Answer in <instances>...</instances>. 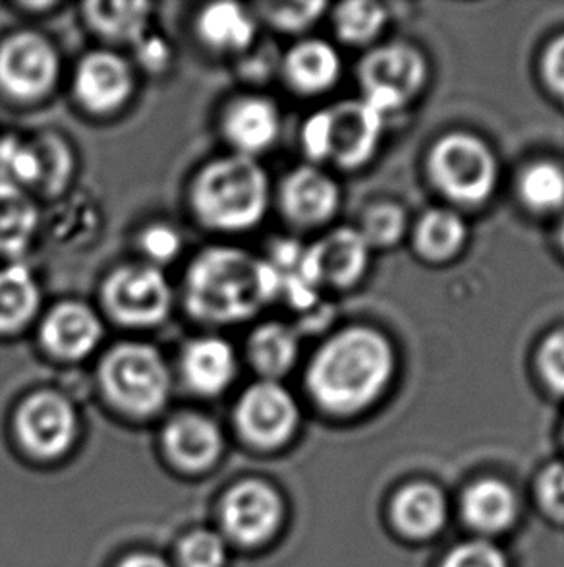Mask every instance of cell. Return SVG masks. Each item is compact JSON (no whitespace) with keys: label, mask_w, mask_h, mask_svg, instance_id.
<instances>
[{"label":"cell","mask_w":564,"mask_h":567,"mask_svg":"<svg viewBox=\"0 0 564 567\" xmlns=\"http://www.w3.org/2000/svg\"><path fill=\"white\" fill-rule=\"evenodd\" d=\"M175 308V289L165 269L144 260L124 261L108 269L100 285V312L126 330H155Z\"/></svg>","instance_id":"5"},{"label":"cell","mask_w":564,"mask_h":567,"mask_svg":"<svg viewBox=\"0 0 564 567\" xmlns=\"http://www.w3.org/2000/svg\"><path fill=\"white\" fill-rule=\"evenodd\" d=\"M393 367V349L379 331L346 328L313 353L305 388L328 413H356L382 395Z\"/></svg>","instance_id":"2"},{"label":"cell","mask_w":564,"mask_h":567,"mask_svg":"<svg viewBox=\"0 0 564 567\" xmlns=\"http://www.w3.org/2000/svg\"><path fill=\"white\" fill-rule=\"evenodd\" d=\"M28 146L38 167L33 190L51 202L62 198L76 173V154L69 138L54 131L39 132L28 140Z\"/></svg>","instance_id":"25"},{"label":"cell","mask_w":564,"mask_h":567,"mask_svg":"<svg viewBox=\"0 0 564 567\" xmlns=\"http://www.w3.org/2000/svg\"><path fill=\"white\" fill-rule=\"evenodd\" d=\"M462 512L473 529L499 533L514 522L516 498L509 484L497 478H483L466 491Z\"/></svg>","instance_id":"28"},{"label":"cell","mask_w":564,"mask_h":567,"mask_svg":"<svg viewBox=\"0 0 564 567\" xmlns=\"http://www.w3.org/2000/svg\"><path fill=\"white\" fill-rule=\"evenodd\" d=\"M136 56H134V66L144 70L147 74H165L168 66L173 64V47L167 39L160 38L153 30L139 39L134 45Z\"/></svg>","instance_id":"37"},{"label":"cell","mask_w":564,"mask_h":567,"mask_svg":"<svg viewBox=\"0 0 564 567\" xmlns=\"http://www.w3.org/2000/svg\"><path fill=\"white\" fill-rule=\"evenodd\" d=\"M199 45L219 56H244L260 35V22L252 8L238 2H211L194 16Z\"/></svg>","instance_id":"18"},{"label":"cell","mask_w":564,"mask_h":567,"mask_svg":"<svg viewBox=\"0 0 564 567\" xmlns=\"http://www.w3.org/2000/svg\"><path fill=\"white\" fill-rule=\"evenodd\" d=\"M138 92V69L126 54L100 47L80 56L72 74V97L87 115L123 113Z\"/></svg>","instance_id":"8"},{"label":"cell","mask_w":564,"mask_h":567,"mask_svg":"<svg viewBox=\"0 0 564 567\" xmlns=\"http://www.w3.org/2000/svg\"><path fill=\"white\" fill-rule=\"evenodd\" d=\"M429 171L437 188L460 204H481L497 185V162L481 140L450 134L429 155Z\"/></svg>","instance_id":"7"},{"label":"cell","mask_w":564,"mask_h":567,"mask_svg":"<svg viewBox=\"0 0 564 567\" xmlns=\"http://www.w3.org/2000/svg\"><path fill=\"white\" fill-rule=\"evenodd\" d=\"M103 341L105 318L85 300H59L39 318L38 343L51 361L77 364L97 353Z\"/></svg>","instance_id":"9"},{"label":"cell","mask_w":564,"mask_h":567,"mask_svg":"<svg viewBox=\"0 0 564 567\" xmlns=\"http://www.w3.org/2000/svg\"><path fill=\"white\" fill-rule=\"evenodd\" d=\"M540 502L547 514L564 519V463H551L537 481Z\"/></svg>","instance_id":"41"},{"label":"cell","mask_w":564,"mask_h":567,"mask_svg":"<svg viewBox=\"0 0 564 567\" xmlns=\"http://www.w3.org/2000/svg\"><path fill=\"white\" fill-rule=\"evenodd\" d=\"M341 56L323 39H302L279 61L282 82L297 95H320L338 82Z\"/></svg>","instance_id":"20"},{"label":"cell","mask_w":564,"mask_h":567,"mask_svg":"<svg viewBox=\"0 0 564 567\" xmlns=\"http://www.w3.org/2000/svg\"><path fill=\"white\" fill-rule=\"evenodd\" d=\"M43 315V289L28 266L0 268V338L20 336Z\"/></svg>","instance_id":"23"},{"label":"cell","mask_w":564,"mask_h":567,"mask_svg":"<svg viewBox=\"0 0 564 567\" xmlns=\"http://www.w3.org/2000/svg\"><path fill=\"white\" fill-rule=\"evenodd\" d=\"M540 372L551 390L564 393V330L551 333L543 341L537 357Z\"/></svg>","instance_id":"39"},{"label":"cell","mask_w":564,"mask_h":567,"mask_svg":"<svg viewBox=\"0 0 564 567\" xmlns=\"http://www.w3.org/2000/svg\"><path fill=\"white\" fill-rule=\"evenodd\" d=\"M153 10L145 0H92L82 4V20L105 47H134L152 31Z\"/></svg>","instance_id":"21"},{"label":"cell","mask_w":564,"mask_h":567,"mask_svg":"<svg viewBox=\"0 0 564 567\" xmlns=\"http://www.w3.org/2000/svg\"><path fill=\"white\" fill-rule=\"evenodd\" d=\"M558 238H561V245H563L564 248V219L563 223H561V233H558Z\"/></svg>","instance_id":"44"},{"label":"cell","mask_w":564,"mask_h":567,"mask_svg":"<svg viewBox=\"0 0 564 567\" xmlns=\"http://www.w3.org/2000/svg\"><path fill=\"white\" fill-rule=\"evenodd\" d=\"M369 260V246L356 229L331 230L312 246H305L294 276L312 289H344L364 276Z\"/></svg>","instance_id":"13"},{"label":"cell","mask_w":564,"mask_h":567,"mask_svg":"<svg viewBox=\"0 0 564 567\" xmlns=\"http://www.w3.org/2000/svg\"><path fill=\"white\" fill-rule=\"evenodd\" d=\"M327 111L328 162L356 169L374 157L385 128V116L367 101H343Z\"/></svg>","instance_id":"16"},{"label":"cell","mask_w":564,"mask_h":567,"mask_svg":"<svg viewBox=\"0 0 564 567\" xmlns=\"http://www.w3.org/2000/svg\"><path fill=\"white\" fill-rule=\"evenodd\" d=\"M385 20L387 14L379 4L364 0L344 2L333 12L336 35L351 45H364L372 41L382 31Z\"/></svg>","instance_id":"33"},{"label":"cell","mask_w":564,"mask_h":567,"mask_svg":"<svg viewBox=\"0 0 564 567\" xmlns=\"http://www.w3.org/2000/svg\"><path fill=\"white\" fill-rule=\"evenodd\" d=\"M364 101L383 116L405 107L426 82V62L410 45L379 47L362 59L358 70Z\"/></svg>","instance_id":"10"},{"label":"cell","mask_w":564,"mask_h":567,"mask_svg":"<svg viewBox=\"0 0 564 567\" xmlns=\"http://www.w3.org/2000/svg\"><path fill=\"white\" fill-rule=\"evenodd\" d=\"M95 380L103 398L134 419L160 413L173 393V369L165 354L139 339H123L103 349Z\"/></svg>","instance_id":"4"},{"label":"cell","mask_w":564,"mask_h":567,"mask_svg":"<svg viewBox=\"0 0 564 567\" xmlns=\"http://www.w3.org/2000/svg\"><path fill=\"white\" fill-rule=\"evenodd\" d=\"M224 527L244 545H258L275 533L281 519V499L268 484H238L224 499Z\"/></svg>","instance_id":"19"},{"label":"cell","mask_w":564,"mask_h":567,"mask_svg":"<svg viewBox=\"0 0 564 567\" xmlns=\"http://www.w3.org/2000/svg\"><path fill=\"white\" fill-rule=\"evenodd\" d=\"M62 56L43 31L22 28L0 39V95L15 105H38L59 87Z\"/></svg>","instance_id":"6"},{"label":"cell","mask_w":564,"mask_h":567,"mask_svg":"<svg viewBox=\"0 0 564 567\" xmlns=\"http://www.w3.org/2000/svg\"><path fill=\"white\" fill-rule=\"evenodd\" d=\"M442 567H509V564L497 546L473 540V543L457 546L447 556Z\"/></svg>","instance_id":"38"},{"label":"cell","mask_w":564,"mask_h":567,"mask_svg":"<svg viewBox=\"0 0 564 567\" xmlns=\"http://www.w3.org/2000/svg\"><path fill=\"white\" fill-rule=\"evenodd\" d=\"M405 227L406 215L400 207L395 204H377L364 214L358 233L367 246H390L405 235Z\"/></svg>","instance_id":"35"},{"label":"cell","mask_w":564,"mask_h":567,"mask_svg":"<svg viewBox=\"0 0 564 567\" xmlns=\"http://www.w3.org/2000/svg\"><path fill=\"white\" fill-rule=\"evenodd\" d=\"M182 248V235L170 223L153 221L138 233V250L144 256L142 260L155 268L163 269L175 261Z\"/></svg>","instance_id":"34"},{"label":"cell","mask_w":564,"mask_h":567,"mask_svg":"<svg viewBox=\"0 0 564 567\" xmlns=\"http://www.w3.org/2000/svg\"><path fill=\"white\" fill-rule=\"evenodd\" d=\"M271 204L273 185L260 159L230 152L203 163L188 185L191 217L217 235L258 229Z\"/></svg>","instance_id":"3"},{"label":"cell","mask_w":564,"mask_h":567,"mask_svg":"<svg viewBox=\"0 0 564 567\" xmlns=\"http://www.w3.org/2000/svg\"><path fill=\"white\" fill-rule=\"evenodd\" d=\"M14 426L31 453L56 457L76 440V406L69 395L53 388L31 391L15 409Z\"/></svg>","instance_id":"11"},{"label":"cell","mask_w":564,"mask_h":567,"mask_svg":"<svg viewBox=\"0 0 564 567\" xmlns=\"http://www.w3.org/2000/svg\"><path fill=\"white\" fill-rule=\"evenodd\" d=\"M281 109L258 92H246L227 101L219 116V131L230 154L260 159L281 138Z\"/></svg>","instance_id":"14"},{"label":"cell","mask_w":564,"mask_h":567,"mask_svg":"<svg viewBox=\"0 0 564 567\" xmlns=\"http://www.w3.org/2000/svg\"><path fill=\"white\" fill-rule=\"evenodd\" d=\"M121 567H168L165 561L153 556H134L130 560L124 561Z\"/></svg>","instance_id":"43"},{"label":"cell","mask_w":564,"mask_h":567,"mask_svg":"<svg viewBox=\"0 0 564 567\" xmlns=\"http://www.w3.org/2000/svg\"><path fill=\"white\" fill-rule=\"evenodd\" d=\"M395 519L406 535L427 538L439 533L447 519L442 492L429 483L408 484L395 499Z\"/></svg>","instance_id":"27"},{"label":"cell","mask_w":564,"mask_h":567,"mask_svg":"<svg viewBox=\"0 0 564 567\" xmlns=\"http://www.w3.org/2000/svg\"><path fill=\"white\" fill-rule=\"evenodd\" d=\"M300 144L312 165L328 162L327 111L313 113L310 118H305L302 131H300Z\"/></svg>","instance_id":"40"},{"label":"cell","mask_w":564,"mask_h":567,"mask_svg":"<svg viewBox=\"0 0 564 567\" xmlns=\"http://www.w3.org/2000/svg\"><path fill=\"white\" fill-rule=\"evenodd\" d=\"M2 150H4V140H0V163H2Z\"/></svg>","instance_id":"45"},{"label":"cell","mask_w":564,"mask_h":567,"mask_svg":"<svg viewBox=\"0 0 564 567\" xmlns=\"http://www.w3.org/2000/svg\"><path fill=\"white\" fill-rule=\"evenodd\" d=\"M170 460L180 467L203 468L211 465L222 450V434L209 416L180 413L173 416L163 432Z\"/></svg>","instance_id":"24"},{"label":"cell","mask_w":564,"mask_h":567,"mask_svg":"<svg viewBox=\"0 0 564 567\" xmlns=\"http://www.w3.org/2000/svg\"><path fill=\"white\" fill-rule=\"evenodd\" d=\"M234 421L250 444L273 450L289 442L296 432L300 409L281 382L258 380L238 398Z\"/></svg>","instance_id":"12"},{"label":"cell","mask_w":564,"mask_h":567,"mask_svg":"<svg viewBox=\"0 0 564 567\" xmlns=\"http://www.w3.org/2000/svg\"><path fill=\"white\" fill-rule=\"evenodd\" d=\"M273 202L292 227L315 229L333 219L341 206V190L325 171L307 163L281 178L273 188Z\"/></svg>","instance_id":"15"},{"label":"cell","mask_w":564,"mask_h":567,"mask_svg":"<svg viewBox=\"0 0 564 567\" xmlns=\"http://www.w3.org/2000/svg\"><path fill=\"white\" fill-rule=\"evenodd\" d=\"M464 243V221L449 209H431L418 223L416 248L427 260H449Z\"/></svg>","instance_id":"29"},{"label":"cell","mask_w":564,"mask_h":567,"mask_svg":"<svg viewBox=\"0 0 564 567\" xmlns=\"http://www.w3.org/2000/svg\"><path fill=\"white\" fill-rule=\"evenodd\" d=\"M184 567H222L224 545L213 533H194L186 538L180 548Z\"/></svg>","instance_id":"36"},{"label":"cell","mask_w":564,"mask_h":567,"mask_svg":"<svg viewBox=\"0 0 564 567\" xmlns=\"http://www.w3.org/2000/svg\"><path fill=\"white\" fill-rule=\"evenodd\" d=\"M519 190L530 209L557 212L564 206V169L555 163H535L522 173Z\"/></svg>","instance_id":"31"},{"label":"cell","mask_w":564,"mask_h":567,"mask_svg":"<svg viewBox=\"0 0 564 567\" xmlns=\"http://www.w3.org/2000/svg\"><path fill=\"white\" fill-rule=\"evenodd\" d=\"M38 209L23 196L22 188L0 183V252H20L38 227Z\"/></svg>","instance_id":"30"},{"label":"cell","mask_w":564,"mask_h":567,"mask_svg":"<svg viewBox=\"0 0 564 567\" xmlns=\"http://www.w3.org/2000/svg\"><path fill=\"white\" fill-rule=\"evenodd\" d=\"M300 336L296 328L281 320L253 326L246 338L244 359L260 380L281 382L296 367Z\"/></svg>","instance_id":"22"},{"label":"cell","mask_w":564,"mask_h":567,"mask_svg":"<svg viewBox=\"0 0 564 567\" xmlns=\"http://www.w3.org/2000/svg\"><path fill=\"white\" fill-rule=\"evenodd\" d=\"M543 74L555 95L564 103V35L555 39L543 56Z\"/></svg>","instance_id":"42"},{"label":"cell","mask_w":564,"mask_h":567,"mask_svg":"<svg viewBox=\"0 0 564 567\" xmlns=\"http://www.w3.org/2000/svg\"><path fill=\"white\" fill-rule=\"evenodd\" d=\"M284 276L260 254L240 246L211 245L184 269L180 300L203 328L250 323L282 292Z\"/></svg>","instance_id":"1"},{"label":"cell","mask_w":564,"mask_h":567,"mask_svg":"<svg viewBox=\"0 0 564 567\" xmlns=\"http://www.w3.org/2000/svg\"><path fill=\"white\" fill-rule=\"evenodd\" d=\"M54 209L46 219V230L54 243L64 248L77 250L82 246L92 245L100 235L101 217L100 206L95 199L76 194L54 199Z\"/></svg>","instance_id":"26"},{"label":"cell","mask_w":564,"mask_h":567,"mask_svg":"<svg viewBox=\"0 0 564 567\" xmlns=\"http://www.w3.org/2000/svg\"><path fill=\"white\" fill-rule=\"evenodd\" d=\"M240 372L237 347L217 333L188 339L178 354V374L184 385L201 398L229 390Z\"/></svg>","instance_id":"17"},{"label":"cell","mask_w":564,"mask_h":567,"mask_svg":"<svg viewBox=\"0 0 564 567\" xmlns=\"http://www.w3.org/2000/svg\"><path fill=\"white\" fill-rule=\"evenodd\" d=\"M258 22L265 23L268 28L286 35H297L313 28L321 14L327 10L325 2L320 0H302V2H282L269 0L252 7Z\"/></svg>","instance_id":"32"}]
</instances>
